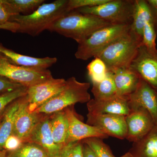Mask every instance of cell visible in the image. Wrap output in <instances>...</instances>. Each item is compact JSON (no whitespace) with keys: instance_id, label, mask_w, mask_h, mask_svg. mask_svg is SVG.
<instances>
[{"instance_id":"cell-27","label":"cell","mask_w":157,"mask_h":157,"mask_svg":"<svg viewBox=\"0 0 157 157\" xmlns=\"http://www.w3.org/2000/svg\"><path fill=\"white\" fill-rule=\"evenodd\" d=\"M87 70L88 74L92 83L98 82L104 79L107 73L105 64L98 58H95L88 65Z\"/></svg>"},{"instance_id":"cell-23","label":"cell","mask_w":157,"mask_h":157,"mask_svg":"<svg viewBox=\"0 0 157 157\" xmlns=\"http://www.w3.org/2000/svg\"><path fill=\"white\" fill-rule=\"evenodd\" d=\"M91 92L97 100L105 99L116 94V90L113 78V73L107 72L104 79L93 83Z\"/></svg>"},{"instance_id":"cell-9","label":"cell","mask_w":157,"mask_h":157,"mask_svg":"<svg viewBox=\"0 0 157 157\" xmlns=\"http://www.w3.org/2000/svg\"><path fill=\"white\" fill-rule=\"evenodd\" d=\"M66 84L64 78H50L28 88V109L33 112L51 98L60 92Z\"/></svg>"},{"instance_id":"cell-2","label":"cell","mask_w":157,"mask_h":157,"mask_svg":"<svg viewBox=\"0 0 157 157\" xmlns=\"http://www.w3.org/2000/svg\"><path fill=\"white\" fill-rule=\"evenodd\" d=\"M68 0H56L43 3L31 14L11 16L9 21L19 25L17 33L36 36L49 27L57 19L68 13Z\"/></svg>"},{"instance_id":"cell-19","label":"cell","mask_w":157,"mask_h":157,"mask_svg":"<svg viewBox=\"0 0 157 157\" xmlns=\"http://www.w3.org/2000/svg\"><path fill=\"white\" fill-rule=\"evenodd\" d=\"M129 151L135 157H157V124L141 140L133 143Z\"/></svg>"},{"instance_id":"cell-16","label":"cell","mask_w":157,"mask_h":157,"mask_svg":"<svg viewBox=\"0 0 157 157\" xmlns=\"http://www.w3.org/2000/svg\"><path fill=\"white\" fill-rule=\"evenodd\" d=\"M128 101L131 110L144 108L150 113L155 124H157V94L142 78L136 90L129 96Z\"/></svg>"},{"instance_id":"cell-20","label":"cell","mask_w":157,"mask_h":157,"mask_svg":"<svg viewBox=\"0 0 157 157\" xmlns=\"http://www.w3.org/2000/svg\"><path fill=\"white\" fill-rule=\"evenodd\" d=\"M24 97L13 101L3 113L0 121V150L3 149L6 140L12 135L15 117Z\"/></svg>"},{"instance_id":"cell-29","label":"cell","mask_w":157,"mask_h":157,"mask_svg":"<svg viewBox=\"0 0 157 157\" xmlns=\"http://www.w3.org/2000/svg\"><path fill=\"white\" fill-rule=\"evenodd\" d=\"M28 88L25 86L0 95V116L11 103L27 94Z\"/></svg>"},{"instance_id":"cell-24","label":"cell","mask_w":157,"mask_h":157,"mask_svg":"<svg viewBox=\"0 0 157 157\" xmlns=\"http://www.w3.org/2000/svg\"><path fill=\"white\" fill-rule=\"evenodd\" d=\"M44 2V0H7L15 15L31 14Z\"/></svg>"},{"instance_id":"cell-18","label":"cell","mask_w":157,"mask_h":157,"mask_svg":"<svg viewBox=\"0 0 157 157\" xmlns=\"http://www.w3.org/2000/svg\"><path fill=\"white\" fill-rule=\"evenodd\" d=\"M113 73L117 95L129 97L137 89L140 77L134 70L130 68H121Z\"/></svg>"},{"instance_id":"cell-7","label":"cell","mask_w":157,"mask_h":157,"mask_svg":"<svg viewBox=\"0 0 157 157\" xmlns=\"http://www.w3.org/2000/svg\"><path fill=\"white\" fill-rule=\"evenodd\" d=\"M0 76L27 88L53 78L51 72L48 69L12 64L1 56Z\"/></svg>"},{"instance_id":"cell-14","label":"cell","mask_w":157,"mask_h":157,"mask_svg":"<svg viewBox=\"0 0 157 157\" xmlns=\"http://www.w3.org/2000/svg\"><path fill=\"white\" fill-rule=\"evenodd\" d=\"M27 142L36 144L42 147L49 157L60 156L63 147L54 140L50 122V115H45L31 133Z\"/></svg>"},{"instance_id":"cell-38","label":"cell","mask_w":157,"mask_h":157,"mask_svg":"<svg viewBox=\"0 0 157 157\" xmlns=\"http://www.w3.org/2000/svg\"><path fill=\"white\" fill-rule=\"evenodd\" d=\"M135 157L131 153V152L128 151V152L122 155L121 156V157Z\"/></svg>"},{"instance_id":"cell-4","label":"cell","mask_w":157,"mask_h":157,"mask_svg":"<svg viewBox=\"0 0 157 157\" xmlns=\"http://www.w3.org/2000/svg\"><path fill=\"white\" fill-rule=\"evenodd\" d=\"M89 82H80L75 77L66 80L63 89L33 112L44 115H51L64 110L77 103H88L91 100L88 92Z\"/></svg>"},{"instance_id":"cell-12","label":"cell","mask_w":157,"mask_h":157,"mask_svg":"<svg viewBox=\"0 0 157 157\" xmlns=\"http://www.w3.org/2000/svg\"><path fill=\"white\" fill-rule=\"evenodd\" d=\"M73 106L64 109L68 123L66 145L92 137L107 139L108 136L95 127L85 124L76 116Z\"/></svg>"},{"instance_id":"cell-6","label":"cell","mask_w":157,"mask_h":157,"mask_svg":"<svg viewBox=\"0 0 157 157\" xmlns=\"http://www.w3.org/2000/svg\"><path fill=\"white\" fill-rule=\"evenodd\" d=\"M135 0H109L95 6L76 9L84 14H90L112 24L131 25Z\"/></svg>"},{"instance_id":"cell-5","label":"cell","mask_w":157,"mask_h":157,"mask_svg":"<svg viewBox=\"0 0 157 157\" xmlns=\"http://www.w3.org/2000/svg\"><path fill=\"white\" fill-rule=\"evenodd\" d=\"M131 26V25L110 24L99 29L78 44L75 57L82 60L96 57L108 45L128 32Z\"/></svg>"},{"instance_id":"cell-32","label":"cell","mask_w":157,"mask_h":157,"mask_svg":"<svg viewBox=\"0 0 157 157\" xmlns=\"http://www.w3.org/2000/svg\"><path fill=\"white\" fill-rule=\"evenodd\" d=\"M109 0H68L67 11L84 8L99 6L108 2Z\"/></svg>"},{"instance_id":"cell-10","label":"cell","mask_w":157,"mask_h":157,"mask_svg":"<svg viewBox=\"0 0 157 157\" xmlns=\"http://www.w3.org/2000/svg\"><path fill=\"white\" fill-rule=\"evenodd\" d=\"M86 124L95 127L108 137L126 139L127 127L125 116L114 114H87Z\"/></svg>"},{"instance_id":"cell-41","label":"cell","mask_w":157,"mask_h":157,"mask_svg":"<svg viewBox=\"0 0 157 157\" xmlns=\"http://www.w3.org/2000/svg\"></svg>"},{"instance_id":"cell-22","label":"cell","mask_w":157,"mask_h":157,"mask_svg":"<svg viewBox=\"0 0 157 157\" xmlns=\"http://www.w3.org/2000/svg\"><path fill=\"white\" fill-rule=\"evenodd\" d=\"M51 129L54 140L62 147L66 145L68 123L64 109L50 115Z\"/></svg>"},{"instance_id":"cell-37","label":"cell","mask_w":157,"mask_h":157,"mask_svg":"<svg viewBox=\"0 0 157 157\" xmlns=\"http://www.w3.org/2000/svg\"><path fill=\"white\" fill-rule=\"evenodd\" d=\"M9 152L5 149L0 150V157H8Z\"/></svg>"},{"instance_id":"cell-39","label":"cell","mask_w":157,"mask_h":157,"mask_svg":"<svg viewBox=\"0 0 157 157\" xmlns=\"http://www.w3.org/2000/svg\"><path fill=\"white\" fill-rule=\"evenodd\" d=\"M3 113H2V115L0 116V121H1V120H2V117Z\"/></svg>"},{"instance_id":"cell-13","label":"cell","mask_w":157,"mask_h":157,"mask_svg":"<svg viewBox=\"0 0 157 157\" xmlns=\"http://www.w3.org/2000/svg\"><path fill=\"white\" fill-rule=\"evenodd\" d=\"M28 106L26 95L23 98L15 117L12 133V135L19 137L23 143L27 142L34 128L45 116L36 113L30 112Z\"/></svg>"},{"instance_id":"cell-33","label":"cell","mask_w":157,"mask_h":157,"mask_svg":"<svg viewBox=\"0 0 157 157\" xmlns=\"http://www.w3.org/2000/svg\"><path fill=\"white\" fill-rule=\"evenodd\" d=\"M21 86H23L4 76H0V95L12 91Z\"/></svg>"},{"instance_id":"cell-8","label":"cell","mask_w":157,"mask_h":157,"mask_svg":"<svg viewBox=\"0 0 157 157\" xmlns=\"http://www.w3.org/2000/svg\"><path fill=\"white\" fill-rule=\"evenodd\" d=\"M129 68L138 73L157 94V49L140 45Z\"/></svg>"},{"instance_id":"cell-17","label":"cell","mask_w":157,"mask_h":157,"mask_svg":"<svg viewBox=\"0 0 157 157\" xmlns=\"http://www.w3.org/2000/svg\"><path fill=\"white\" fill-rule=\"evenodd\" d=\"M0 56L12 64L39 69H47L57 61L56 57H34L17 53L6 48L1 42Z\"/></svg>"},{"instance_id":"cell-36","label":"cell","mask_w":157,"mask_h":157,"mask_svg":"<svg viewBox=\"0 0 157 157\" xmlns=\"http://www.w3.org/2000/svg\"><path fill=\"white\" fill-rule=\"evenodd\" d=\"M83 143V154L84 157H97L91 148L86 144Z\"/></svg>"},{"instance_id":"cell-11","label":"cell","mask_w":157,"mask_h":157,"mask_svg":"<svg viewBox=\"0 0 157 157\" xmlns=\"http://www.w3.org/2000/svg\"><path fill=\"white\" fill-rule=\"evenodd\" d=\"M127 127L126 139L130 142H137L148 134L155 125L150 113L140 107L131 110L125 116Z\"/></svg>"},{"instance_id":"cell-31","label":"cell","mask_w":157,"mask_h":157,"mask_svg":"<svg viewBox=\"0 0 157 157\" xmlns=\"http://www.w3.org/2000/svg\"><path fill=\"white\" fill-rule=\"evenodd\" d=\"M61 157H84L82 141L68 144L62 149Z\"/></svg>"},{"instance_id":"cell-21","label":"cell","mask_w":157,"mask_h":157,"mask_svg":"<svg viewBox=\"0 0 157 157\" xmlns=\"http://www.w3.org/2000/svg\"><path fill=\"white\" fill-rule=\"evenodd\" d=\"M152 20L151 11L147 0H135L131 29L141 41L144 27Z\"/></svg>"},{"instance_id":"cell-26","label":"cell","mask_w":157,"mask_h":157,"mask_svg":"<svg viewBox=\"0 0 157 157\" xmlns=\"http://www.w3.org/2000/svg\"><path fill=\"white\" fill-rule=\"evenodd\" d=\"M8 157H49L44 150L36 144L24 143L17 150L9 152Z\"/></svg>"},{"instance_id":"cell-28","label":"cell","mask_w":157,"mask_h":157,"mask_svg":"<svg viewBox=\"0 0 157 157\" xmlns=\"http://www.w3.org/2000/svg\"><path fill=\"white\" fill-rule=\"evenodd\" d=\"M82 141L91 148L97 157H115L109 146L101 138L92 137Z\"/></svg>"},{"instance_id":"cell-40","label":"cell","mask_w":157,"mask_h":157,"mask_svg":"<svg viewBox=\"0 0 157 157\" xmlns=\"http://www.w3.org/2000/svg\"><path fill=\"white\" fill-rule=\"evenodd\" d=\"M52 157H61V156H59Z\"/></svg>"},{"instance_id":"cell-1","label":"cell","mask_w":157,"mask_h":157,"mask_svg":"<svg viewBox=\"0 0 157 157\" xmlns=\"http://www.w3.org/2000/svg\"><path fill=\"white\" fill-rule=\"evenodd\" d=\"M110 24H112L96 16L73 10L57 19L48 30L71 38L78 44L85 41L96 31Z\"/></svg>"},{"instance_id":"cell-34","label":"cell","mask_w":157,"mask_h":157,"mask_svg":"<svg viewBox=\"0 0 157 157\" xmlns=\"http://www.w3.org/2000/svg\"><path fill=\"white\" fill-rule=\"evenodd\" d=\"M23 143L19 137L12 135L9 136L6 140L4 144L3 149L6 150L9 152H11L17 150Z\"/></svg>"},{"instance_id":"cell-35","label":"cell","mask_w":157,"mask_h":157,"mask_svg":"<svg viewBox=\"0 0 157 157\" xmlns=\"http://www.w3.org/2000/svg\"><path fill=\"white\" fill-rule=\"evenodd\" d=\"M152 14L153 21L157 33V0H147Z\"/></svg>"},{"instance_id":"cell-3","label":"cell","mask_w":157,"mask_h":157,"mask_svg":"<svg viewBox=\"0 0 157 157\" xmlns=\"http://www.w3.org/2000/svg\"><path fill=\"white\" fill-rule=\"evenodd\" d=\"M142 41L131 29L113 41L95 58L103 61L107 72L113 73L121 68H129Z\"/></svg>"},{"instance_id":"cell-25","label":"cell","mask_w":157,"mask_h":157,"mask_svg":"<svg viewBox=\"0 0 157 157\" xmlns=\"http://www.w3.org/2000/svg\"><path fill=\"white\" fill-rule=\"evenodd\" d=\"M15 15L14 11L7 2V0H3L0 3V29L17 33L19 25L14 22L9 21L11 16Z\"/></svg>"},{"instance_id":"cell-30","label":"cell","mask_w":157,"mask_h":157,"mask_svg":"<svg viewBox=\"0 0 157 157\" xmlns=\"http://www.w3.org/2000/svg\"><path fill=\"white\" fill-rule=\"evenodd\" d=\"M157 33L153 20L149 21L144 27L142 44L150 49H156Z\"/></svg>"},{"instance_id":"cell-15","label":"cell","mask_w":157,"mask_h":157,"mask_svg":"<svg viewBox=\"0 0 157 157\" xmlns=\"http://www.w3.org/2000/svg\"><path fill=\"white\" fill-rule=\"evenodd\" d=\"M88 113L90 114H114L126 116L131 111L128 97L116 94L105 99H92L86 103Z\"/></svg>"}]
</instances>
